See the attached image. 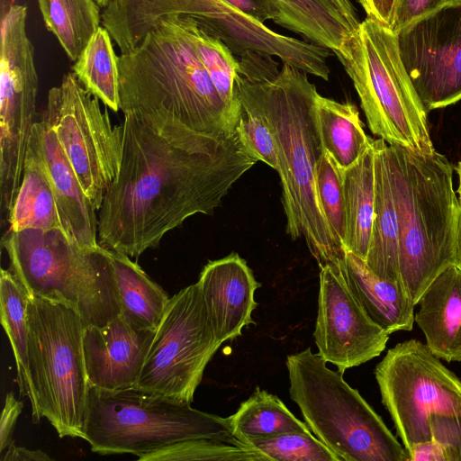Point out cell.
Returning a JSON list of instances; mask_svg holds the SVG:
<instances>
[{
    "mask_svg": "<svg viewBox=\"0 0 461 461\" xmlns=\"http://www.w3.org/2000/svg\"><path fill=\"white\" fill-rule=\"evenodd\" d=\"M387 153L398 221L399 277L416 305L433 279L456 263L461 207L446 157L389 144Z\"/></svg>",
    "mask_w": 461,
    "mask_h": 461,
    "instance_id": "4",
    "label": "cell"
},
{
    "mask_svg": "<svg viewBox=\"0 0 461 461\" xmlns=\"http://www.w3.org/2000/svg\"><path fill=\"white\" fill-rule=\"evenodd\" d=\"M243 14L264 23L271 20L280 25L281 14L274 0H226Z\"/></svg>",
    "mask_w": 461,
    "mask_h": 461,
    "instance_id": "39",
    "label": "cell"
},
{
    "mask_svg": "<svg viewBox=\"0 0 461 461\" xmlns=\"http://www.w3.org/2000/svg\"><path fill=\"white\" fill-rule=\"evenodd\" d=\"M35 143L56 200L60 228L67 237L85 249H96L97 210L85 194L57 135L42 119L32 127Z\"/></svg>",
    "mask_w": 461,
    "mask_h": 461,
    "instance_id": "18",
    "label": "cell"
},
{
    "mask_svg": "<svg viewBox=\"0 0 461 461\" xmlns=\"http://www.w3.org/2000/svg\"><path fill=\"white\" fill-rule=\"evenodd\" d=\"M198 438L246 447L233 435L228 418L194 409L191 403L136 387L89 388L84 440L93 452L138 456Z\"/></svg>",
    "mask_w": 461,
    "mask_h": 461,
    "instance_id": "9",
    "label": "cell"
},
{
    "mask_svg": "<svg viewBox=\"0 0 461 461\" xmlns=\"http://www.w3.org/2000/svg\"><path fill=\"white\" fill-rule=\"evenodd\" d=\"M99 101L74 72H68L49 90L43 117L97 211L117 176L123 147L122 123L113 125Z\"/></svg>",
    "mask_w": 461,
    "mask_h": 461,
    "instance_id": "11",
    "label": "cell"
},
{
    "mask_svg": "<svg viewBox=\"0 0 461 461\" xmlns=\"http://www.w3.org/2000/svg\"><path fill=\"white\" fill-rule=\"evenodd\" d=\"M120 169L98 212V242L138 258L189 217L212 214L258 161L239 131L212 136L174 118L124 114Z\"/></svg>",
    "mask_w": 461,
    "mask_h": 461,
    "instance_id": "1",
    "label": "cell"
},
{
    "mask_svg": "<svg viewBox=\"0 0 461 461\" xmlns=\"http://www.w3.org/2000/svg\"><path fill=\"white\" fill-rule=\"evenodd\" d=\"M461 269V213L458 219L457 233H456V263Z\"/></svg>",
    "mask_w": 461,
    "mask_h": 461,
    "instance_id": "45",
    "label": "cell"
},
{
    "mask_svg": "<svg viewBox=\"0 0 461 461\" xmlns=\"http://www.w3.org/2000/svg\"><path fill=\"white\" fill-rule=\"evenodd\" d=\"M120 109L140 120L174 118L212 136L237 132L201 62L185 16L168 15L131 50L118 56Z\"/></svg>",
    "mask_w": 461,
    "mask_h": 461,
    "instance_id": "3",
    "label": "cell"
},
{
    "mask_svg": "<svg viewBox=\"0 0 461 461\" xmlns=\"http://www.w3.org/2000/svg\"><path fill=\"white\" fill-rule=\"evenodd\" d=\"M7 222V230L14 232L27 229L60 228L53 190L38 149L31 138L22 182Z\"/></svg>",
    "mask_w": 461,
    "mask_h": 461,
    "instance_id": "25",
    "label": "cell"
},
{
    "mask_svg": "<svg viewBox=\"0 0 461 461\" xmlns=\"http://www.w3.org/2000/svg\"><path fill=\"white\" fill-rule=\"evenodd\" d=\"M389 334L364 312L346 283V263L320 267L313 337L318 354L343 374L381 355Z\"/></svg>",
    "mask_w": 461,
    "mask_h": 461,
    "instance_id": "15",
    "label": "cell"
},
{
    "mask_svg": "<svg viewBox=\"0 0 461 461\" xmlns=\"http://www.w3.org/2000/svg\"><path fill=\"white\" fill-rule=\"evenodd\" d=\"M108 31L100 26L74 61L75 73L84 87L113 112L120 109L118 56Z\"/></svg>",
    "mask_w": 461,
    "mask_h": 461,
    "instance_id": "29",
    "label": "cell"
},
{
    "mask_svg": "<svg viewBox=\"0 0 461 461\" xmlns=\"http://www.w3.org/2000/svg\"><path fill=\"white\" fill-rule=\"evenodd\" d=\"M280 10V26L333 52L356 31L341 14L317 0H274Z\"/></svg>",
    "mask_w": 461,
    "mask_h": 461,
    "instance_id": "28",
    "label": "cell"
},
{
    "mask_svg": "<svg viewBox=\"0 0 461 461\" xmlns=\"http://www.w3.org/2000/svg\"><path fill=\"white\" fill-rule=\"evenodd\" d=\"M375 376L406 450L431 439L433 414L461 415V380L417 339L390 348Z\"/></svg>",
    "mask_w": 461,
    "mask_h": 461,
    "instance_id": "10",
    "label": "cell"
},
{
    "mask_svg": "<svg viewBox=\"0 0 461 461\" xmlns=\"http://www.w3.org/2000/svg\"><path fill=\"white\" fill-rule=\"evenodd\" d=\"M228 420L233 435L244 446L249 440L289 432L312 433L308 425L297 419L277 396L259 387Z\"/></svg>",
    "mask_w": 461,
    "mask_h": 461,
    "instance_id": "26",
    "label": "cell"
},
{
    "mask_svg": "<svg viewBox=\"0 0 461 461\" xmlns=\"http://www.w3.org/2000/svg\"><path fill=\"white\" fill-rule=\"evenodd\" d=\"M447 5V0H397L392 31L398 33Z\"/></svg>",
    "mask_w": 461,
    "mask_h": 461,
    "instance_id": "38",
    "label": "cell"
},
{
    "mask_svg": "<svg viewBox=\"0 0 461 461\" xmlns=\"http://www.w3.org/2000/svg\"><path fill=\"white\" fill-rule=\"evenodd\" d=\"M28 294L10 268L1 269V322L11 343L16 363L21 396L32 395L28 370Z\"/></svg>",
    "mask_w": 461,
    "mask_h": 461,
    "instance_id": "30",
    "label": "cell"
},
{
    "mask_svg": "<svg viewBox=\"0 0 461 461\" xmlns=\"http://www.w3.org/2000/svg\"><path fill=\"white\" fill-rule=\"evenodd\" d=\"M345 259L347 285L366 315L389 335L411 330L415 305L403 286L376 276L351 251Z\"/></svg>",
    "mask_w": 461,
    "mask_h": 461,
    "instance_id": "20",
    "label": "cell"
},
{
    "mask_svg": "<svg viewBox=\"0 0 461 461\" xmlns=\"http://www.w3.org/2000/svg\"><path fill=\"white\" fill-rule=\"evenodd\" d=\"M113 266L121 315L131 325L157 330L169 297L129 256L107 249Z\"/></svg>",
    "mask_w": 461,
    "mask_h": 461,
    "instance_id": "22",
    "label": "cell"
},
{
    "mask_svg": "<svg viewBox=\"0 0 461 461\" xmlns=\"http://www.w3.org/2000/svg\"><path fill=\"white\" fill-rule=\"evenodd\" d=\"M240 102L237 129L244 144L259 161L278 172L277 149L269 127L250 104L242 100Z\"/></svg>",
    "mask_w": 461,
    "mask_h": 461,
    "instance_id": "35",
    "label": "cell"
},
{
    "mask_svg": "<svg viewBox=\"0 0 461 461\" xmlns=\"http://www.w3.org/2000/svg\"><path fill=\"white\" fill-rule=\"evenodd\" d=\"M221 345L198 283L186 286L169 299L135 387L191 403Z\"/></svg>",
    "mask_w": 461,
    "mask_h": 461,
    "instance_id": "12",
    "label": "cell"
},
{
    "mask_svg": "<svg viewBox=\"0 0 461 461\" xmlns=\"http://www.w3.org/2000/svg\"><path fill=\"white\" fill-rule=\"evenodd\" d=\"M346 238L344 247L366 260L375 210V149L372 145L360 159L342 172Z\"/></svg>",
    "mask_w": 461,
    "mask_h": 461,
    "instance_id": "24",
    "label": "cell"
},
{
    "mask_svg": "<svg viewBox=\"0 0 461 461\" xmlns=\"http://www.w3.org/2000/svg\"><path fill=\"white\" fill-rule=\"evenodd\" d=\"M397 34L403 66L426 111L461 100V4L447 5Z\"/></svg>",
    "mask_w": 461,
    "mask_h": 461,
    "instance_id": "13",
    "label": "cell"
},
{
    "mask_svg": "<svg viewBox=\"0 0 461 461\" xmlns=\"http://www.w3.org/2000/svg\"><path fill=\"white\" fill-rule=\"evenodd\" d=\"M28 297L32 421L38 423L45 418L60 438L84 439L90 388L83 350L86 325L77 312L63 303Z\"/></svg>",
    "mask_w": 461,
    "mask_h": 461,
    "instance_id": "8",
    "label": "cell"
},
{
    "mask_svg": "<svg viewBox=\"0 0 461 461\" xmlns=\"http://www.w3.org/2000/svg\"><path fill=\"white\" fill-rule=\"evenodd\" d=\"M23 403L18 401L14 393L5 395V405L0 421V451H4L13 441V433L16 420L22 412Z\"/></svg>",
    "mask_w": 461,
    "mask_h": 461,
    "instance_id": "40",
    "label": "cell"
},
{
    "mask_svg": "<svg viewBox=\"0 0 461 461\" xmlns=\"http://www.w3.org/2000/svg\"><path fill=\"white\" fill-rule=\"evenodd\" d=\"M311 348L286 357L289 393L312 432L340 461H409L382 418Z\"/></svg>",
    "mask_w": 461,
    "mask_h": 461,
    "instance_id": "7",
    "label": "cell"
},
{
    "mask_svg": "<svg viewBox=\"0 0 461 461\" xmlns=\"http://www.w3.org/2000/svg\"><path fill=\"white\" fill-rule=\"evenodd\" d=\"M44 23L71 61H76L101 24L95 0H37Z\"/></svg>",
    "mask_w": 461,
    "mask_h": 461,
    "instance_id": "27",
    "label": "cell"
},
{
    "mask_svg": "<svg viewBox=\"0 0 461 461\" xmlns=\"http://www.w3.org/2000/svg\"><path fill=\"white\" fill-rule=\"evenodd\" d=\"M431 438L443 444L452 461H461V415L434 414L429 420Z\"/></svg>",
    "mask_w": 461,
    "mask_h": 461,
    "instance_id": "37",
    "label": "cell"
},
{
    "mask_svg": "<svg viewBox=\"0 0 461 461\" xmlns=\"http://www.w3.org/2000/svg\"><path fill=\"white\" fill-rule=\"evenodd\" d=\"M318 129L323 150L341 172L355 165L373 143L355 104L321 96L315 98Z\"/></svg>",
    "mask_w": 461,
    "mask_h": 461,
    "instance_id": "23",
    "label": "cell"
},
{
    "mask_svg": "<svg viewBox=\"0 0 461 461\" xmlns=\"http://www.w3.org/2000/svg\"><path fill=\"white\" fill-rule=\"evenodd\" d=\"M274 58L256 51L244 53L239 60V77L250 83L273 80L281 69Z\"/></svg>",
    "mask_w": 461,
    "mask_h": 461,
    "instance_id": "36",
    "label": "cell"
},
{
    "mask_svg": "<svg viewBox=\"0 0 461 461\" xmlns=\"http://www.w3.org/2000/svg\"><path fill=\"white\" fill-rule=\"evenodd\" d=\"M455 170L458 176V187H457V194H458V201L461 207V161L457 163V165L455 167Z\"/></svg>",
    "mask_w": 461,
    "mask_h": 461,
    "instance_id": "46",
    "label": "cell"
},
{
    "mask_svg": "<svg viewBox=\"0 0 461 461\" xmlns=\"http://www.w3.org/2000/svg\"><path fill=\"white\" fill-rule=\"evenodd\" d=\"M246 446L260 452L267 461H340L325 444L307 432L249 440Z\"/></svg>",
    "mask_w": 461,
    "mask_h": 461,
    "instance_id": "33",
    "label": "cell"
},
{
    "mask_svg": "<svg viewBox=\"0 0 461 461\" xmlns=\"http://www.w3.org/2000/svg\"><path fill=\"white\" fill-rule=\"evenodd\" d=\"M414 321L439 359L461 361V269L444 268L420 297Z\"/></svg>",
    "mask_w": 461,
    "mask_h": 461,
    "instance_id": "19",
    "label": "cell"
},
{
    "mask_svg": "<svg viewBox=\"0 0 461 461\" xmlns=\"http://www.w3.org/2000/svg\"><path fill=\"white\" fill-rule=\"evenodd\" d=\"M366 16L393 29L397 0H358Z\"/></svg>",
    "mask_w": 461,
    "mask_h": 461,
    "instance_id": "42",
    "label": "cell"
},
{
    "mask_svg": "<svg viewBox=\"0 0 461 461\" xmlns=\"http://www.w3.org/2000/svg\"><path fill=\"white\" fill-rule=\"evenodd\" d=\"M155 334L131 325L122 315L104 326H86L83 350L90 386L107 391L135 387Z\"/></svg>",
    "mask_w": 461,
    "mask_h": 461,
    "instance_id": "16",
    "label": "cell"
},
{
    "mask_svg": "<svg viewBox=\"0 0 461 461\" xmlns=\"http://www.w3.org/2000/svg\"><path fill=\"white\" fill-rule=\"evenodd\" d=\"M186 27L195 51L229 113L238 123L240 102L238 91L239 60L218 38L208 33L194 19Z\"/></svg>",
    "mask_w": 461,
    "mask_h": 461,
    "instance_id": "31",
    "label": "cell"
},
{
    "mask_svg": "<svg viewBox=\"0 0 461 461\" xmlns=\"http://www.w3.org/2000/svg\"><path fill=\"white\" fill-rule=\"evenodd\" d=\"M387 145L381 138L374 140L375 210L370 245L365 261L379 277L401 284L398 221Z\"/></svg>",
    "mask_w": 461,
    "mask_h": 461,
    "instance_id": "21",
    "label": "cell"
},
{
    "mask_svg": "<svg viewBox=\"0 0 461 461\" xmlns=\"http://www.w3.org/2000/svg\"><path fill=\"white\" fill-rule=\"evenodd\" d=\"M2 246L29 296L70 307L86 326H104L121 315L107 249H82L60 228L7 230Z\"/></svg>",
    "mask_w": 461,
    "mask_h": 461,
    "instance_id": "5",
    "label": "cell"
},
{
    "mask_svg": "<svg viewBox=\"0 0 461 461\" xmlns=\"http://www.w3.org/2000/svg\"><path fill=\"white\" fill-rule=\"evenodd\" d=\"M168 15L191 17L234 53L247 49L259 29L256 19L226 0H112L103 8L101 24L125 53Z\"/></svg>",
    "mask_w": 461,
    "mask_h": 461,
    "instance_id": "14",
    "label": "cell"
},
{
    "mask_svg": "<svg viewBox=\"0 0 461 461\" xmlns=\"http://www.w3.org/2000/svg\"><path fill=\"white\" fill-rule=\"evenodd\" d=\"M316 190L330 230L338 244L345 249L346 217L342 172L325 151L317 167Z\"/></svg>",
    "mask_w": 461,
    "mask_h": 461,
    "instance_id": "34",
    "label": "cell"
},
{
    "mask_svg": "<svg viewBox=\"0 0 461 461\" xmlns=\"http://www.w3.org/2000/svg\"><path fill=\"white\" fill-rule=\"evenodd\" d=\"M406 451L409 461H452L447 448L434 438L417 443Z\"/></svg>",
    "mask_w": 461,
    "mask_h": 461,
    "instance_id": "41",
    "label": "cell"
},
{
    "mask_svg": "<svg viewBox=\"0 0 461 461\" xmlns=\"http://www.w3.org/2000/svg\"><path fill=\"white\" fill-rule=\"evenodd\" d=\"M216 340L222 344L253 324L255 292L261 285L245 259L232 252L209 261L197 281Z\"/></svg>",
    "mask_w": 461,
    "mask_h": 461,
    "instance_id": "17",
    "label": "cell"
},
{
    "mask_svg": "<svg viewBox=\"0 0 461 461\" xmlns=\"http://www.w3.org/2000/svg\"><path fill=\"white\" fill-rule=\"evenodd\" d=\"M334 53L353 82L372 133L389 145L435 151L427 111L403 66L395 32L366 16Z\"/></svg>",
    "mask_w": 461,
    "mask_h": 461,
    "instance_id": "6",
    "label": "cell"
},
{
    "mask_svg": "<svg viewBox=\"0 0 461 461\" xmlns=\"http://www.w3.org/2000/svg\"><path fill=\"white\" fill-rule=\"evenodd\" d=\"M328 8L341 14L354 27L359 25L356 10L350 0H317Z\"/></svg>",
    "mask_w": 461,
    "mask_h": 461,
    "instance_id": "44",
    "label": "cell"
},
{
    "mask_svg": "<svg viewBox=\"0 0 461 461\" xmlns=\"http://www.w3.org/2000/svg\"><path fill=\"white\" fill-rule=\"evenodd\" d=\"M140 461H267L260 452L221 440L198 438L177 441L138 455Z\"/></svg>",
    "mask_w": 461,
    "mask_h": 461,
    "instance_id": "32",
    "label": "cell"
},
{
    "mask_svg": "<svg viewBox=\"0 0 461 461\" xmlns=\"http://www.w3.org/2000/svg\"><path fill=\"white\" fill-rule=\"evenodd\" d=\"M50 459L45 452L40 449L32 450L24 447L15 446L14 440L1 457V461H46Z\"/></svg>",
    "mask_w": 461,
    "mask_h": 461,
    "instance_id": "43",
    "label": "cell"
},
{
    "mask_svg": "<svg viewBox=\"0 0 461 461\" xmlns=\"http://www.w3.org/2000/svg\"><path fill=\"white\" fill-rule=\"evenodd\" d=\"M447 5L461 4V0H447Z\"/></svg>",
    "mask_w": 461,
    "mask_h": 461,
    "instance_id": "47",
    "label": "cell"
},
{
    "mask_svg": "<svg viewBox=\"0 0 461 461\" xmlns=\"http://www.w3.org/2000/svg\"><path fill=\"white\" fill-rule=\"evenodd\" d=\"M240 100L264 119L279 160L286 232L303 237L319 267L345 264L346 250L334 239L316 190L317 167L324 152L315 111L316 86L306 73L283 64L273 80L250 83L238 78Z\"/></svg>",
    "mask_w": 461,
    "mask_h": 461,
    "instance_id": "2",
    "label": "cell"
}]
</instances>
